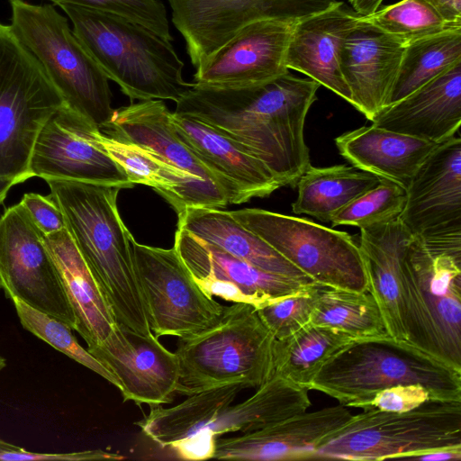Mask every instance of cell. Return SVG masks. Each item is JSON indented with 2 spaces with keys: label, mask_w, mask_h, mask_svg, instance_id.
Here are the masks:
<instances>
[{
  "label": "cell",
  "mask_w": 461,
  "mask_h": 461,
  "mask_svg": "<svg viewBox=\"0 0 461 461\" xmlns=\"http://www.w3.org/2000/svg\"><path fill=\"white\" fill-rule=\"evenodd\" d=\"M320 85L289 72L243 88L193 83L175 113L195 119L236 141L266 164L283 186H296L311 166L304 123Z\"/></svg>",
  "instance_id": "6da1fadb"
},
{
  "label": "cell",
  "mask_w": 461,
  "mask_h": 461,
  "mask_svg": "<svg viewBox=\"0 0 461 461\" xmlns=\"http://www.w3.org/2000/svg\"><path fill=\"white\" fill-rule=\"evenodd\" d=\"M50 196L66 229L100 285L116 322L141 334L151 332L130 242L117 206L119 186L48 179Z\"/></svg>",
  "instance_id": "7a4b0ae2"
},
{
  "label": "cell",
  "mask_w": 461,
  "mask_h": 461,
  "mask_svg": "<svg viewBox=\"0 0 461 461\" xmlns=\"http://www.w3.org/2000/svg\"><path fill=\"white\" fill-rule=\"evenodd\" d=\"M73 32L108 79L132 100L176 103L192 87L184 62L168 41L122 16L62 4Z\"/></svg>",
  "instance_id": "3957f363"
},
{
  "label": "cell",
  "mask_w": 461,
  "mask_h": 461,
  "mask_svg": "<svg viewBox=\"0 0 461 461\" xmlns=\"http://www.w3.org/2000/svg\"><path fill=\"white\" fill-rule=\"evenodd\" d=\"M402 301L406 341L461 371V234L412 236Z\"/></svg>",
  "instance_id": "277c9868"
},
{
  "label": "cell",
  "mask_w": 461,
  "mask_h": 461,
  "mask_svg": "<svg viewBox=\"0 0 461 461\" xmlns=\"http://www.w3.org/2000/svg\"><path fill=\"white\" fill-rule=\"evenodd\" d=\"M419 384L432 401L461 402V371L390 336L353 339L316 374L309 390L346 407L363 406L384 389Z\"/></svg>",
  "instance_id": "5b68a950"
},
{
  "label": "cell",
  "mask_w": 461,
  "mask_h": 461,
  "mask_svg": "<svg viewBox=\"0 0 461 461\" xmlns=\"http://www.w3.org/2000/svg\"><path fill=\"white\" fill-rule=\"evenodd\" d=\"M276 338L246 303L224 306L221 317L207 330L178 339L180 373L176 393H196L241 384L258 387L275 373Z\"/></svg>",
  "instance_id": "8992f818"
},
{
  "label": "cell",
  "mask_w": 461,
  "mask_h": 461,
  "mask_svg": "<svg viewBox=\"0 0 461 461\" xmlns=\"http://www.w3.org/2000/svg\"><path fill=\"white\" fill-rule=\"evenodd\" d=\"M8 3L12 31L41 63L66 106L102 131L113 113L108 78L68 19L50 4Z\"/></svg>",
  "instance_id": "52a82bcc"
},
{
  "label": "cell",
  "mask_w": 461,
  "mask_h": 461,
  "mask_svg": "<svg viewBox=\"0 0 461 461\" xmlns=\"http://www.w3.org/2000/svg\"><path fill=\"white\" fill-rule=\"evenodd\" d=\"M461 447V402L429 400L404 412L364 410L325 437L311 458L373 461Z\"/></svg>",
  "instance_id": "ba28073f"
},
{
  "label": "cell",
  "mask_w": 461,
  "mask_h": 461,
  "mask_svg": "<svg viewBox=\"0 0 461 461\" xmlns=\"http://www.w3.org/2000/svg\"><path fill=\"white\" fill-rule=\"evenodd\" d=\"M65 105L35 56L0 23V177H33L30 159L39 131Z\"/></svg>",
  "instance_id": "9c48e42d"
},
{
  "label": "cell",
  "mask_w": 461,
  "mask_h": 461,
  "mask_svg": "<svg viewBox=\"0 0 461 461\" xmlns=\"http://www.w3.org/2000/svg\"><path fill=\"white\" fill-rule=\"evenodd\" d=\"M230 212L314 283L349 291H367L362 256L348 233L304 218L258 208Z\"/></svg>",
  "instance_id": "30bf717a"
},
{
  "label": "cell",
  "mask_w": 461,
  "mask_h": 461,
  "mask_svg": "<svg viewBox=\"0 0 461 461\" xmlns=\"http://www.w3.org/2000/svg\"><path fill=\"white\" fill-rule=\"evenodd\" d=\"M134 269L153 334L178 339L218 322L224 305L197 285L176 249L137 242L131 234Z\"/></svg>",
  "instance_id": "8fae6325"
},
{
  "label": "cell",
  "mask_w": 461,
  "mask_h": 461,
  "mask_svg": "<svg viewBox=\"0 0 461 461\" xmlns=\"http://www.w3.org/2000/svg\"><path fill=\"white\" fill-rule=\"evenodd\" d=\"M0 291L75 330L76 319L45 236L20 203L0 217Z\"/></svg>",
  "instance_id": "7c38bea8"
},
{
  "label": "cell",
  "mask_w": 461,
  "mask_h": 461,
  "mask_svg": "<svg viewBox=\"0 0 461 461\" xmlns=\"http://www.w3.org/2000/svg\"><path fill=\"white\" fill-rule=\"evenodd\" d=\"M100 131L66 105L58 110L45 122L34 142L30 159L33 177L133 187L99 143Z\"/></svg>",
  "instance_id": "4fadbf2b"
},
{
  "label": "cell",
  "mask_w": 461,
  "mask_h": 461,
  "mask_svg": "<svg viewBox=\"0 0 461 461\" xmlns=\"http://www.w3.org/2000/svg\"><path fill=\"white\" fill-rule=\"evenodd\" d=\"M172 22L196 68L243 26L259 20L299 21L338 0H167Z\"/></svg>",
  "instance_id": "5bb4252c"
},
{
  "label": "cell",
  "mask_w": 461,
  "mask_h": 461,
  "mask_svg": "<svg viewBox=\"0 0 461 461\" xmlns=\"http://www.w3.org/2000/svg\"><path fill=\"white\" fill-rule=\"evenodd\" d=\"M173 247L203 291L227 302L258 309L313 284L260 269L180 226Z\"/></svg>",
  "instance_id": "9a60e30c"
},
{
  "label": "cell",
  "mask_w": 461,
  "mask_h": 461,
  "mask_svg": "<svg viewBox=\"0 0 461 461\" xmlns=\"http://www.w3.org/2000/svg\"><path fill=\"white\" fill-rule=\"evenodd\" d=\"M296 22L259 20L243 26L201 62L194 83L214 88H243L288 73L285 56Z\"/></svg>",
  "instance_id": "2e32d148"
},
{
  "label": "cell",
  "mask_w": 461,
  "mask_h": 461,
  "mask_svg": "<svg viewBox=\"0 0 461 461\" xmlns=\"http://www.w3.org/2000/svg\"><path fill=\"white\" fill-rule=\"evenodd\" d=\"M87 350L119 381L123 402L170 403L179 379V360L149 332L116 323L109 335Z\"/></svg>",
  "instance_id": "e0dca14e"
},
{
  "label": "cell",
  "mask_w": 461,
  "mask_h": 461,
  "mask_svg": "<svg viewBox=\"0 0 461 461\" xmlns=\"http://www.w3.org/2000/svg\"><path fill=\"white\" fill-rule=\"evenodd\" d=\"M399 220L412 236L461 234V139L441 142L419 167Z\"/></svg>",
  "instance_id": "ac0fdd59"
},
{
  "label": "cell",
  "mask_w": 461,
  "mask_h": 461,
  "mask_svg": "<svg viewBox=\"0 0 461 461\" xmlns=\"http://www.w3.org/2000/svg\"><path fill=\"white\" fill-rule=\"evenodd\" d=\"M244 389L241 384H230L189 395L173 406L150 405L149 414L135 424L177 458H212L216 438L209 428Z\"/></svg>",
  "instance_id": "d6986e66"
},
{
  "label": "cell",
  "mask_w": 461,
  "mask_h": 461,
  "mask_svg": "<svg viewBox=\"0 0 461 461\" xmlns=\"http://www.w3.org/2000/svg\"><path fill=\"white\" fill-rule=\"evenodd\" d=\"M352 417L338 404L294 414L267 427L229 438H216L212 458L234 460L309 459L318 444Z\"/></svg>",
  "instance_id": "ffe728a7"
},
{
  "label": "cell",
  "mask_w": 461,
  "mask_h": 461,
  "mask_svg": "<svg viewBox=\"0 0 461 461\" xmlns=\"http://www.w3.org/2000/svg\"><path fill=\"white\" fill-rule=\"evenodd\" d=\"M170 122L178 137L219 179L229 203L266 197L283 186L266 164L212 127L175 113L170 114Z\"/></svg>",
  "instance_id": "44dd1931"
},
{
  "label": "cell",
  "mask_w": 461,
  "mask_h": 461,
  "mask_svg": "<svg viewBox=\"0 0 461 461\" xmlns=\"http://www.w3.org/2000/svg\"><path fill=\"white\" fill-rule=\"evenodd\" d=\"M405 43L361 19L347 36L340 69L351 104L369 121L388 105Z\"/></svg>",
  "instance_id": "7402d4cb"
},
{
  "label": "cell",
  "mask_w": 461,
  "mask_h": 461,
  "mask_svg": "<svg viewBox=\"0 0 461 461\" xmlns=\"http://www.w3.org/2000/svg\"><path fill=\"white\" fill-rule=\"evenodd\" d=\"M163 100H144L113 110L102 130L106 135L146 148L170 166L186 174L221 204H230L219 179L178 137Z\"/></svg>",
  "instance_id": "603a6c76"
},
{
  "label": "cell",
  "mask_w": 461,
  "mask_h": 461,
  "mask_svg": "<svg viewBox=\"0 0 461 461\" xmlns=\"http://www.w3.org/2000/svg\"><path fill=\"white\" fill-rule=\"evenodd\" d=\"M360 16L343 2L297 21L287 47L285 64L351 104L340 69L343 43Z\"/></svg>",
  "instance_id": "cb8c5ba5"
},
{
  "label": "cell",
  "mask_w": 461,
  "mask_h": 461,
  "mask_svg": "<svg viewBox=\"0 0 461 461\" xmlns=\"http://www.w3.org/2000/svg\"><path fill=\"white\" fill-rule=\"evenodd\" d=\"M371 122L375 126L434 143L455 136L461 124V61L381 109Z\"/></svg>",
  "instance_id": "d4e9b609"
},
{
  "label": "cell",
  "mask_w": 461,
  "mask_h": 461,
  "mask_svg": "<svg viewBox=\"0 0 461 461\" xmlns=\"http://www.w3.org/2000/svg\"><path fill=\"white\" fill-rule=\"evenodd\" d=\"M412 235L397 218L360 229L358 248L367 291L375 299L390 337L406 341L402 318V258Z\"/></svg>",
  "instance_id": "484cf974"
},
{
  "label": "cell",
  "mask_w": 461,
  "mask_h": 461,
  "mask_svg": "<svg viewBox=\"0 0 461 461\" xmlns=\"http://www.w3.org/2000/svg\"><path fill=\"white\" fill-rule=\"evenodd\" d=\"M45 240L76 319L75 330L87 348L100 344L117 323L100 285L67 229Z\"/></svg>",
  "instance_id": "4316f807"
},
{
  "label": "cell",
  "mask_w": 461,
  "mask_h": 461,
  "mask_svg": "<svg viewBox=\"0 0 461 461\" xmlns=\"http://www.w3.org/2000/svg\"><path fill=\"white\" fill-rule=\"evenodd\" d=\"M340 155L353 167L407 188L423 161L440 144L394 132L374 124L335 139Z\"/></svg>",
  "instance_id": "83f0119b"
},
{
  "label": "cell",
  "mask_w": 461,
  "mask_h": 461,
  "mask_svg": "<svg viewBox=\"0 0 461 461\" xmlns=\"http://www.w3.org/2000/svg\"><path fill=\"white\" fill-rule=\"evenodd\" d=\"M177 215V226L240 259L267 272L314 283L230 212L188 207Z\"/></svg>",
  "instance_id": "f1b7e54d"
},
{
  "label": "cell",
  "mask_w": 461,
  "mask_h": 461,
  "mask_svg": "<svg viewBox=\"0 0 461 461\" xmlns=\"http://www.w3.org/2000/svg\"><path fill=\"white\" fill-rule=\"evenodd\" d=\"M255 393L237 404H230L213 421L209 429L218 438L230 432L258 430L311 406L309 389L274 373Z\"/></svg>",
  "instance_id": "f546056e"
},
{
  "label": "cell",
  "mask_w": 461,
  "mask_h": 461,
  "mask_svg": "<svg viewBox=\"0 0 461 461\" xmlns=\"http://www.w3.org/2000/svg\"><path fill=\"white\" fill-rule=\"evenodd\" d=\"M380 181L381 177L355 167L311 165L296 183L298 194L292 203V211L330 222L337 212Z\"/></svg>",
  "instance_id": "4dcf8cb0"
},
{
  "label": "cell",
  "mask_w": 461,
  "mask_h": 461,
  "mask_svg": "<svg viewBox=\"0 0 461 461\" xmlns=\"http://www.w3.org/2000/svg\"><path fill=\"white\" fill-rule=\"evenodd\" d=\"M353 339L338 330L309 323L285 339H276L275 373L307 388L322 366Z\"/></svg>",
  "instance_id": "1f68e13d"
},
{
  "label": "cell",
  "mask_w": 461,
  "mask_h": 461,
  "mask_svg": "<svg viewBox=\"0 0 461 461\" xmlns=\"http://www.w3.org/2000/svg\"><path fill=\"white\" fill-rule=\"evenodd\" d=\"M310 323L342 331L355 339L389 336L374 296L321 285Z\"/></svg>",
  "instance_id": "d6a6232c"
},
{
  "label": "cell",
  "mask_w": 461,
  "mask_h": 461,
  "mask_svg": "<svg viewBox=\"0 0 461 461\" xmlns=\"http://www.w3.org/2000/svg\"><path fill=\"white\" fill-rule=\"evenodd\" d=\"M461 61V28L405 44L389 103H395Z\"/></svg>",
  "instance_id": "836d02e7"
},
{
  "label": "cell",
  "mask_w": 461,
  "mask_h": 461,
  "mask_svg": "<svg viewBox=\"0 0 461 461\" xmlns=\"http://www.w3.org/2000/svg\"><path fill=\"white\" fill-rule=\"evenodd\" d=\"M12 302L18 319L26 330L74 361L96 373L120 390V383L116 377L87 348H84L78 343L72 329L68 324L27 304L19 298H13Z\"/></svg>",
  "instance_id": "e575fe53"
},
{
  "label": "cell",
  "mask_w": 461,
  "mask_h": 461,
  "mask_svg": "<svg viewBox=\"0 0 461 461\" xmlns=\"http://www.w3.org/2000/svg\"><path fill=\"white\" fill-rule=\"evenodd\" d=\"M361 19L405 44L448 29L461 28L448 25L425 0H402Z\"/></svg>",
  "instance_id": "d590c367"
},
{
  "label": "cell",
  "mask_w": 461,
  "mask_h": 461,
  "mask_svg": "<svg viewBox=\"0 0 461 461\" xmlns=\"http://www.w3.org/2000/svg\"><path fill=\"white\" fill-rule=\"evenodd\" d=\"M406 198L405 187L381 177L377 185L337 212L330 222L333 227L352 225L361 229L391 221L399 218Z\"/></svg>",
  "instance_id": "8d00e7d4"
},
{
  "label": "cell",
  "mask_w": 461,
  "mask_h": 461,
  "mask_svg": "<svg viewBox=\"0 0 461 461\" xmlns=\"http://www.w3.org/2000/svg\"><path fill=\"white\" fill-rule=\"evenodd\" d=\"M321 285L310 284L300 291L257 309L276 339H285L311 321Z\"/></svg>",
  "instance_id": "74e56055"
},
{
  "label": "cell",
  "mask_w": 461,
  "mask_h": 461,
  "mask_svg": "<svg viewBox=\"0 0 461 461\" xmlns=\"http://www.w3.org/2000/svg\"><path fill=\"white\" fill-rule=\"evenodd\" d=\"M57 5L70 4L122 16L172 41L167 10L159 0H48Z\"/></svg>",
  "instance_id": "f35d334b"
},
{
  "label": "cell",
  "mask_w": 461,
  "mask_h": 461,
  "mask_svg": "<svg viewBox=\"0 0 461 461\" xmlns=\"http://www.w3.org/2000/svg\"><path fill=\"white\" fill-rule=\"evenodd\" d=\"M431 400L429 390L419 384H398L377 392L362 409L404 412Z\"/></svg>",
  "instance_id": "ab89813d"
},
{
  "label": "cell",
  "mask_w": 461,
  "mask_h": 461,
  "mask_svg": "<svg viewBox=\"0 0 461 461\" xmlns=\"http://www.w3.org/2000/svg\"><path fill=\"white\" fill-rule=\"evenodd\" d=\"M124 456L110 453L103 449H89L70 453H39L28 451L0 438V460H62V461H90V460H122Z\"/></svg>",
  "instance_id": "60d3db41"
},
{
  "label": "cell",
  "mask_w": 461,
  "mask_h": 461,
  "mask_svg": "<svg viewBox=\"0 0 461 461\" xmlns=\"http://www.w3.org/2000/svg\"><path fill=\"white\" fill-rule=\"evenodd\" d=\"M20 203L30 214L32 221L44 236L66 229L61 210L54 200L36 193L24 194Z\"/></svg>",
  "instance_id": "b9f144b4"
},
{
  "label": "cell",
  "mask_w": 461,
  "mask_h": 461,
  "mask_svg": "<svg viewBox=\"0 0 461 461\" xmlns=\"http://www.w3.org/2000/svg\"><path fill=\"white\" fill-rule=\"evenodd\" d=\"M450 26L461 27V0H425Z\"/></svg>",
  "instance_id": "7bdbcfd3"
},
{
  "label": "cell",
  "mask_w": 461,
  "mask_h": 461,
  "mask_svg": "<svg viewBox=\"0 0 461 461\" xmlns=\"http://www.w3.org/2000/svg\"><path fill=\"white\" fill-rule=\"evenodd\" d=\"M413 459L426 461L460 460L461 447L429 450L415 456Z\"/></svg>",
  "instance_id": "ee69618b"
},
{
  "label": "cell",
  "mask_w": 461,
  "mask_h": 461,
  "mask_svg": "<svg viewBox=\"0 0 461 461\" xmlns=\"http://www.w3.org/2000/svg\"><path fill=\"white\" fill-rule=\"evenodd\" d=\"M352 9L361 16L368 15L379 9L383 0H348Z\"/></svg>",
  "instance_id": "f6af8a7d"
},
{
  "label": "cell",
  "mask_w": 461,
  "mask_h": 461,
  "mask_svg": "<svg viewBox=\"0 0 461 461\" xmlns=\"http://www.w3.org/2000/svg\"><path fill=\"white\" fill-rule=\"evenodd\" d=\"M21 182L17 179L0 177V203L5 201L9 190Z\"/></svg>",
  "instance_id": "bcb514c9"
},
{
  "label": "cell",
  "mask_w": 461,
  "mask_h": 461,
  "mask_svg": "<svg viewBox=\"0 0 461 461\" xmlns=\"http://www.w3.org/2000/svg\"><path fill=\"white\" fill-rule=\"evenodd\" d=\"M6 364V359L4 357L0 356V373L5 369Z\"/></svg>",
  "instance_id": "7dc6e473"
}]
</instances>
